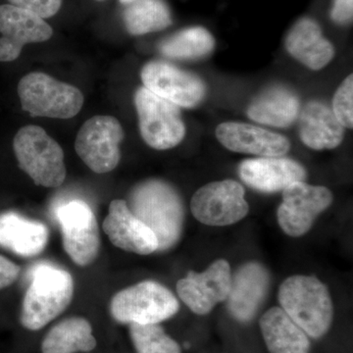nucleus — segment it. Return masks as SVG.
Listing matches in <instances>:
<instances>
[{
	"label": "nucleus",
	"mask_w": 353,
	"mask_h": 353,
	"mask_svg": "<svg viewBox=\"0 0 353 353\" xmlns=\"http://www.w3.org/2000/svg\"><path fill=\"white\" fill-rule=\"evenodd\" d=\"M130 210L155 234L158 250H170L182 236L185 210L182 199L168 183L150 180L130 194Z\"/></svg>",
	"instance_id": "1"
},
{
	"label": "nucleus",
	"mask_w": 353,
	"mask_h": 353,
	"mask_svg": "<svg viewBox=\"0 0 353 353\" xmlns=\"http://www.w3.org/2000/svg\"><path fill=\"white\" fill-rule=\"evenodd\" d=\"M281 308L313 339L328 333L334 319V305L328 288L314 276L285 279L278 294Z\"/></svg>",
	"instance_id": "2"
},
{
	"label": "nucleus",
	"mask_w": 353,
	"mask_h": 353,
	"mask_svg": "<svg viewBox=\"0 0 353 353\" xmlns=\"http://www.w3.org/2000/svg\"><path fill=\"white\" fill-rule=\"evenodd\" d=\"M74 296V280L69 272L48 264L32 270L26 292L20 321L24 328L39 331L63 313Z\"/></svg>",
	"instance_id": "3"
},
{
	"label": "nucleus",
	"mask_w": 353,
	"mask_h": 353,
	"mask_svg": "<svg viewBox=\"0 0 353 353\" xmlns=\"http://www.w3.org/2000/svg\"><path fill=\"white\" fill-rule=\"evenodd\" d=\"M18 165L37 185L58 188L66 178L64 152L43 128H21L13 141Z\"/></svg>",
	"instance_id": "4"
},
{
	"label": "nucleus",
	"mask_w": 353,
	"mask_h": 353,
	"mask_svg": "<svg viewBox=\"0 0 353 353\" xmlns=\"http://www.w3.org/2000/svg\"><path fill=\"white\" fill-rule=\"evenodd\" d=\"M180 303L170 290L143 281L120 290L111 299L110 314L121 324H159L175 316Z\"/></svg>",
	"instance_id": "5"
},
{
	"label": "nucleus",
	"mask_w": 353,
	"mask_h": 353,
	"mask_svg": "<svg viewBox=\"0 0 353 353\" xmlns=\"http://www.w3.org/2000/svg\"><path fill=\"white\" fill-rule=\"evenodd\" d=\"M18 95L23 110L36 117L70 119L80 112L83 104L79 88L41 72L21 79Z\"/></svg>",
	"instance_id": "6"
},
{
	"label": "nucleus",
	"mask_w": 353,
	"mask_h": 353,
	"mask_svg": "<svg viewBox=\"0 0 353 353\" xmlns=\"http://www.w3.org/2000/svg\"><path fill=\"white\" fill-rule=\"evenodd\" d=\"M139 131L146 145L157 150H171L182 143L185 123L180 108L145 87L134 94Z\"/></svg>",
	"instance_id": "7"
},
{
	"label": "nucleus",
	"mask_w": 353,
	"mask_h": 353,
	"mask_svg": "<svg viewBox=\"0 0 353 353\" xmlns=\"http://www.w3.org/2000/svg\"><path fill=\"white\" fill-rule=\"evenodd\" d=\"M245 190L234 180L216 181L194 192L190 210L206 226L226 227L240 222L248 214Z\"/></svg>",
	"instance_id": "8"
},
{
	"label": "nucleus",
	"mask_w": 353,
	"mask_h": 353,
	"mask_svg": "<svg viewBox=\"0 0 353 353\" xmlns=\"http://www.w3.org/2000/svg\"><path fill=\"white\" fill-rule=\"evenodd\" d=\"M124 130L112 116H94L81 128L75 141L79 157L97 174L113 171L121 160Z\"/></svg>",
	"instance_id": "9"
},
{
	"label": "nucleus",
	"mask_w": 353,
	"mask_h": 353,
	"mask_svg": "<svg viewBox=\"0 0 353 353\" xmlns=\"http://www.w3.org/2000/svg\"><path fill=\"white\" fill-rule=\"evenodd\" d=\"M65 252L78 266H88L99 256L101 234L92 209L82 201H72L58 208Z\"/></svg>",
	"instance_id": "10"
},
{
	"label": "nucleus",
	"mask_w": 353,
	"mask_h": 353,
	"mask_svg": "<svg viewBox=\"0 0 353 353\" xmlns=\"http://www.w3.org/2000/svg\"><path fill=\"white\" fill-rule=\"evenodd\" d=\"M333 201V194L327 188L304 181L292 183L283 190V201L277 211L279 225L288 236H303Z\"/></svg>",
	"instance_id": "11"
},
{
	"label": "nucleus",
	"mask_w": 353,
	"mask_h": 353,
	"mask_svg": "<svg viewBox=\"0 0 353 353\" xmlns=\"http://www.w3.org/2000/svg\"><path fill=\"white\" fill-rule=\"evenodd\" d=\"M141 77L143 87L179 108H194L206 94L205 83L201 79L167 62L145 64Z\"/></svg>",
	"instance_id": "12"
},
{
	"label": "nucleus",
	"mask_w": 353,
	"mask_h": 353,
	"mask_svg": "<svg viewBox=\"0 0 353 353\" xmlns=\"http://www.w3.org/2000/svg\"><path fill=\"white\" fill-rule=\"evenodd\" d=\"M231 266L225 259L216 260L201 273L190 271L176 283V294L197 315H206L226 301L231 287Z\"/></svg>",
	"instance_id": "13"
},
{
	"label": "nucleus",
	"mask_w": 353,
	"mask_h": 353,
	"mask_svg": "<svg viewBox=\"0 0 353 353\" xmlns=\"http://www.w3.org/2000/svg\"><path fill=\"white\" fill-rule=\"evenodd\" d=\"M0 62L20 57L26 44L43 43L52 37V28L37 14L12 4L0 6Z\"/></svg>",
	"instance_id": "14"
},
{
	"label": "nucleus",
	"mask_w": 353,
	"mask_h": 353,
	"mask_svg": "<svg viewBox=\"0 0 353 353\" xmlns=\"http://www.w3.org/2000/svg\"><path fill=\"white\" fill-rule=\"evenodd\" d=\"M270 288L269 272L259 262L243 264L231 278L227 297L230 314L236 321H252L263 304Z\"/></svg>",
	"instance_id": "15"
},
{
	"label": "nucleus",
	"mask_w": 353,
	"mask_h": 353,
	"mask_svg": "<svg viewBox=\"0 0 353 353\" xmlns=\"http://www.w3.org/2000/svg\"><path fill=\"white\" fill-rule=\"evenodd\" d=\"M103 230L112 245L125 252L148 255L158 250L155 234L134 215L123 199L111 201Z\"/></svg>",
	"instance_id": "16"
},
{
	"label": "nucleus",
	"mask_w": 353,
	"mask_h": 353,
	"mask_svg": "<svg viewBox=\"0 0 353 353\" xmlns=\"http://www.w3.org/2000/svg\"><path fill=\"white\" fill-rule=\"evenodd\" d=\"M216 137L227 150L260 157H281L289 152V139L283 136L241 122L222 123L216 129Z\"/></svg>",
	"instance_id": "17"
},
{
	"label": "nucleus",
	"mask_w": 353,
	"mask_h": 353,
	"mask_svg": "<svg viewBox=\"0 0 353 353\" xmlns=\"http://www.w3.org/2000/svg\"><path fill=\"white\" fill-rule=\"evenodd\" d=\"M239 175L252 189L271 194L305 180L306 171L303 165L290 158L259 157L243 160L239 166Z\"/></svg>",
	"instance_id": "18"
},
{
	"label": "nucleus",
	"mask_w": 353,
	"mask_h": 353,
	"mask_svg": "<svg viewBox=\"0 0 353 353\" xmlns=\"http://www.w3.org/2000/svg\"><path fill=\"white\" fill-rule=\"evenodd\" d=\"M299 137L314 150H334L343 143L345 128L332 109L319 101L308 102L299 113Z\"/></svg>",
	"instance_id": "19"
},
{
	"label": "nucleus",
	"mask_w": 353,
	"mask_h": 353,
	"mask_svg": "<svg viewBox=\"0 0 353 353\" xmlns=\"http://www.w3.org/2000/svg\"><path fill=\"white\" fill-rule=\"evenodd\" d=\"M50 232L43 223L23 217L15 212L0 214V246L23 257L43 252Z\"/></svg>",
	"instance_id": "20"
},
{
	"label": "nucleus",
	"mask_w": 353,
	"mask_h": 353,
	"mask_svg": "<svg viewBox=\"0 0 353 353\" xmlns=\"http://www.w3.org/2000/svg\"><path fill=\"white\" fill-rule=\"evenodd\" d=\"M285 48L292 57L315 71L326 67L334 57L333 44L324 38L320 26L309 18L299 20L292 28Z\"/></svg>",
	"instance_id": "21"
},
{
	"label": "nucleus",
	"mask_w": 353,
	"mask_h": 353,
	"mask_svg": "<svg viewBox=\"0 0 353 353\" xmlns=\"http://www.w3.org/2000/svg\"><path fill=\"white\" fill-rule=\"evenodd\" d=\"M260 331L270 353H309V336L281 307H272L260 318Z\"/></svg>",
	"instance_id": "22"
},
{
	"label": "nucleus",
	"mask_w": 353,
	"mask_h": 353,
	"mask_svg": "<svg viewBox=\"0 0 353 353\" xmlns=\"http://www.w3.org/2000/svg\"><path fill=\"white\" fill-rule=\"evenodd\" d=\"M301 103L289 88L276 85L265 90L253 99L248 108L250 119L276 128L290 126L299 118Z\"/></svg>",
	"instance_id": "23"
},
{
	"label": "nucleus",
	"mask_w": 353,
	"mask_h": 353,
	"mask_svg": "<svg viewBox=\"0 0 353 353\" xmlns=\"http://www.w3.org/2000/svg\"><path fill=\"white\" fill-rule=\"evenodd\" d=\"M90 321L85 318H67L52 327L41 343L43 353L90 352L97 347Z\"/></svg>",
	"instance_id": "24"
},
{
	"label": "nucleus",
	"mask_w": 353,
	"mask_h": 353,
	"mask_svg": "<svg viewBox=\"0 0 353 353\" xmlns=\"http://www.w3.org/2000/svg\"><path fill=\"white\" fill-rule=\"evenodd\" d=\"M125 27L134 36L161 31L172 24V16L163 0H134L123 13Z\"/></svg>",
	"instance_id": "25"
},
{
	"label": "nucleus",
	"mask_w": 353,
	"mask_h": 353,
	"mask_svg": "<svg viewBox=\"0 0 353 353\" xmlns=\"http://www.w3.org/2000/svg\"><path fill=\"white\" fill-rule=\"evenodd\" d=\"M215 48L212 34L202 27L182 30L159 46L160 52L172 59L196 60L208 57Z\"/></svg>",
	"instance_id": "26"
},
{
	"label": "nucleus",
	"mask_w": 353,
	"mask_h": 353,
	"mask_svg": "<svg viewBox=\"0 0 353 353\" xmlns=\"http://www.w3.org/2000/svg\"><path fill=\"white\" fill-rule=\"evenodd\" d=\"M130 336L138 353H182L180 345L159 324H131Z\"/></svg>",
	"instance_id": "27"
},
{
	"label": "nucleus",
	"mask_w": 353,
	"mask_h": 353,
	"mask_svg": "<svg viewBox=\"0 0 353 353\" xmlns=\"http://www.w3.org/2000/svg\"><path fill=\"white\" fill-rule=\"evenodd\" d=\"M333 111L345 128L353 127V76L350 75L336 90L333 99Z\"/></svg>",
	"instance_id": "28"
},
{
	"label": "nucleus",
	"mask_w": 353,
	"mask_h": 353,
	"mask_svg": "<svg viewBox=\"0 0 353 353\" xmlns=\"http://www.w3.org/2000/svg\"><path fill=\"white\" fill-rule=\"evenodd\" d=\"M14 6L37 14L46 19L54 16L62 6V0H8Z\"/></svg>",
	"instance_id": "29"
},
{
	"label": "nucleus",
	"mask_w": 353,
	"mask_h": 353,
	"mask_svg": "<svg viewBox=\"0 0 353 353\" xmlns=\"http://www.w3.org/2000/svg\"><path fill=\"white\" fill-rule=\"evenodd\" d=\"M20 267L0 255V290L6 289L14 284L19 277Z\"/></svg>",
	"instance_id": "30"
},
{
	"label": "nucleus",
	"mask_w": 353,
	"mask_h": 353,
	"mask_svg": "<svg viewBox=\"0 0 353 353\" xmlns=\"http://www.w3.org/2000/svg\"><path fill=\"white\" fill-rule=\"evenodd\" d=\"M331 17L339 24L350 23L353 17V0H334Z\"/></svg>",
	"instance_id": "31"
},
{
	"label": "nucleus",
	"mask_w": 353,
	"mask_h": 353,
	"mask_svg": "<svg viewBox=\"0 0 353 353\" xmlns=\"http://www.w3.org/2000/svg\"><path fill=\"white\" fill-rule=\"evenodd\" d=\"M132 1H134V0H120L121 3L123 4H129Z\"/></svg>",
	"instance_id": "32"
},
{
	"label": "nucleus",
	"mask_w": 353,
	"mask_h": 353,
	"mask_svg": "<svg viewBox=\"0 0 353 353\" xmlns=\"http://www.w3.org/2000/svg\"><path fill=\"white\" fill-rule=\"evenodd\" d=\"M99 1H101V0H99Z\"/></svg>",
	"instance_id": "33"
}]
</instances>
